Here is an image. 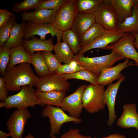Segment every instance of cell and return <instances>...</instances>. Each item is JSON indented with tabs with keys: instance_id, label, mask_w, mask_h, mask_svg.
Masks as SVG:
<instances>
[{
	"instance_id": "obj_1",
	"label": "cell",
	"mask_w": 138,
	"mask_h": 138,
	"mask_svg": "<svg viewBox=\"0 0 138 138\" xmlns=\"http://www.w3.org/2000/svg\"><path fill=\"white\" fill-rule=\"evenodd\" d=\"M30 64L21 63L6 71L3 77L8 91H18L25 85L35 86L40 77L34 73Z\"/></svg>"
},
{
	"instance_id": "obj_2",
	"label": "cell",
	"mask_w": 138,
	"mask_h": 138,
	"mask_svg": "<svg viewBox=\"0 0 138 138\" xmlns=\"http://www.w3.org/2000/svg\"><path fill=\"white\" fill-rule=\"evenodd\" d=\"M125 58L112 51L109 54L94 57H85L84 55L78 53L74 55L73 60L77 62L78 66L84 67L99 76L104 68L112 67L117 61Z\"/></svg>"
},
{
	"instance_id": "obj_3",
	"label": "cell",
	"mask_w": 138,
	"mask_h": 138,
	"mask_svg": "<svg viewBox=\"0 0 138 138\" xmlns=\"http://www.w3.org/2000/svg\"><path fill=\"white\" fill-rule=\"evenodd\" d=\"M104 86L100 84L87 85L84 92L82 101L83 108L90 113L99 112L106 105L104 100Z\"/></svg>"
},
{
	"instance_id": "obj_4",
	"label": "cell",
	"mask_w": 138,
	"mask_h": 138,
	"mask_svg": "<svg viewBox=\"0 0 138 138\" xmlns=\"http://www.w3.org/2000/svg\"><path fill=\"white\" fill-rule=\"evenodd\" d=\"M35 92L33 87L23 86L18 93L8 97L5 101V107L7 109L15 108L23 109L28 107H34L36 105L44 106L38 100Z\"/></svg>"
},
{
	"instance_id": "obj_5",
	"label": "cell",
	"mask_w": 138,
	"mask_h": 138,
	"mask_svg": "<svg viewBox=\"0 0 138 138\" xmlns=\"http://www.w3.org/2000/svg\"><path fill=\"white\" fill-rule=\"evenodd\" d=\"M42 115L43 117H48L49 119L50 136L59 133L62 125L65 123L73 122L78 123L82 121L79 118L68 116L61 108L48 105L42 110Z\"/></svg>"
},
{
	"instance_id": "obj_6",
	"label": "cell",
	"mask_w": 138,
	"mask_h": 138,
	"mask_svg": "<svg viewBox=\"0 0 138 138\" xmlns=\"http://www.w3.org/2000/svg\"><path fill=\"white\" fill-rule=\"evenodd\" d=\"M77 0H66L57 10L53 24L62 31L70 29L77 13Z\"/></svg>"
},
{
	"instance_id": "obj_7",
	"label": "cell",
	"mask_w": 138,
	"mask_h": 138,
	"mask_svg": "<svg viewBox=\"0 0 138 138\" xmlns=\"http://www.w3.org/2000/svg\"><path fill=\"white\" fill-rule=\"evenodd\" d=\"M135 40L132 33H125L117 42L107 45L102 49L111 50L125 58L132 59L134 61L135 65L138 66V52L133 44Z\"/></svg>"
},
{
	"instance_id": "obj_8",
	"label": "cell",
	"mask_w": 138,
	"mask_h": 138,
	"mask_svg": "<svg viewBox=\"0 0 138 138\" xmlns=\"http://www.w3.org/2000/svg\"><path fill=\"white\" fill-rule=\"evenodd\" d=\"M70 84L55 72L40 77L36 83V91L48 92L58 91L66 92L69 90Z\"/></svg>"
},
{
	"instance_id": "obj_9",
	"label": "cell",
	"mask_w": 138,
	"mask_h": 138,
	"mask_svg": "<svg viewBox=\"0 0 138 138\" xmlns=\"http://www.w3.org/2000/svg\"><path fill=\"white\" fill-rule=\"evenodd\" d=\"M93 14L96 22L101 25L105 30H117L118 23L117 16L109 0H103Z\"/></svg>"
},
{
	"instance_id": "obj_10",
	"label": "cell",
	"mask_w": 138,
	"mask_h": 138,
	"mask_svg": "<svg viewBox=\"0 0 138 138\" xmlns=\"http://www.w3.org/2000/svg\"><path fill=\"white\" fill-rule=\"evenodd\" d=\"M31 116L29 111L27 108L16 109L11 115L6 125L11 138L22 137L25 124Z\"/></svg>"
},
{
	"instance_id": "obj_11",
	"label": "cell",
	"mask_w": 138,
	"mask_h": 138,
	"mask_svg": "<svg viewBox=\"0 0 138 138\" xmlns=\"http://www.w3.org/2000/svg\"><path fill=\"white\" fill-rule=\"evenodd\" d=\"M87 85H82L73 93L65 97L60 105L64 111L67 112L70 116L75 118H79L83 108L82 97Z\"/></svg>"
},
{
	"instance_id": "obj_12",
	"label": "cell",
	"mask_w": 138,
	"mask_h": 138,
	"mask_svg": "<svg viewBox=\"0 0 138 138\" xmlns=\"http://www.w3.org/2000/svg\"><path fill=\"white\" fill-rule=\"evenodd\" d=\"M62 33L63 31L56 28L52 23L36 24L27 22L26 30L23 39L28 40L31 37L37 35L40 37V39L45 40L46 35L50 34L52 37H56L57 43L61 41Z\"/></svg>"
},
{
	"instance_id": "obj_13",
	"label": "cell",
	"mask_w": 138,
	"mask_h": 138,
	"mask_svg": "<svg viewBox=\"0 0 138 138\" xmlns=\"http://www.w3.org/2000/svg\"><path fill=\"white\" fill-rule=\"evenodd\" d=\"M130 59H126L124 61L117 65L111 67H105L102 70L96 81V84L105 86L112 83L116 80H119L123 76L121 73L124 69L128 66L135 65L134 62L130 61Z\"/></svg>"
},
{
	"instance_id": "obj_14",
	"label": "cell",
	"mask_w": 138,
	"mask_h": 138,
	"mask_svg": "<svg viewBox=\"0 0 138 138\" xmlns=\"http://www.w3.org/2000/svg\"><path fill=\"white\" fill-rule=\"evenodd\" d=\"M124 33L117 30H106L104 33L93 41L82 47L78 54L84 55L87 51L94 49H102L107 45L117 42Z\"/></svg>"
},
{
	"instance_id": "obj_15",
	"label": "cell",
	"mask_w": 138,
	"mask_h": 138,
	"mask_svg": "<svg viewBox=\"0 0 138 138\" xmlns=\"http://www.w3.org/2000/svg\"><path fill=\"white\" fill-rule=\"evenodd\" d=\"M125 79V76H123L115 83L108 84L104 91V100L108 107L109 113L107 124L109 127L112 126L117 118L115 109L116 98L120 85Z\"/></svg>"
},
{
	"instance_id": "obj_16",
	"label": "cell",
	"mask_w": 138,
	"mask_h": 138,
	"mask_svg": "<svg viewBox=\"0 0 138 138\" xmlns=\"http://www.w3.org/2000/svg\"><path fill=\"white\" fill-rule=\"evenodd\" d=\"M123 113L118 119L117 125L123 129L132 128L138 130V113L136 104L129 103L123 106Z\"/></svg>"
},
{
	"instance_id": "obj_17",
	"label": "cell",
	"mask_w": 138,
	"mask_h": 138,
	"mask_svg": "<svg viewBox=\"0 0 138 138\" xmlns=\"http://www.w3.org/2000/svg\"><path fill=\"white\" fill-rule=\"evenodd\" d=\"M57 10L42 9L34 11L22 12L20 15L23 21L36 24L45 23L53 24Z\"/></svg>"
},
{
	"instance_id": "obj_18",
	"label": "cell",
	"mask_w": 138,
	"mask_h": 138,
	"mask_svg": "<svg viewBox=\"0 0 138 138\" xmlns=\"http://www.w3.org/2000/svg\"><path fill=\"white\" fill-rule=\"evenodd\" d=\"M31 40L23 39L22 44L25 50L32 55L34 52L38 51H50L53 50V37L47 40H43L33 36Z\"/></svg>"
},
{
	"instance_id": "obj_19",
	"label": "cell",
	"mask_w": 138,
	"mask_h": 138,
	"mask_svg": "<svg viewBox=\"0 0 138 138\" xmlns=\"http://www.w3.org/2000/svg\"><path fill=\"white\" fill-rule=\"evenodd\" d=\"M117 16L118 23L123 22L132 14L135 0H109Z\"/></svg>"
},
{
	"instance_id": "obj_20",
	"label": "cell",
	"mask_w": 138,
	"mask_h": 138,
	"mask_svg": "<svg viewBox=\"0 0 138 138\" xmlns=\"http://www.w3.org/2000/svg\"><path fill=\"white\" fill-rule=\"evenodd\" d=\"M26 30V21L19 23L15 21L12 25L9 39L3 47L10 49L21 44Z\"/></svg>"
},
{
	"instance_id": "obj_21",
	"label": "cell",
	"mask_w": 138,
	"mask_h": 138,
	"mask_svg": "<svg viewBox=\"0 0 138 138\" xmlns=\"http://www.w3.org/2000/svg\"><path fill=\"white\" fill-rule=\"evenodd\" d=\"M96 22L94 14L77 12L70 29L80 36Z\"/></svg>"
},
{
	"instance_id": "obj_22",
	"label": "cell",
	"mask_w": 138,
	"mask_h": 138,
	"mask_svg": "<svg viewBox=\"0 0 138 138\" xmlns=\"http://www.w3.org/2000/svg\"><path fill=\"white\" fill-rule=\"evenodd\" d=\"M9 52L10 61L6 71L18 64L25 63H31V55L25 50L22 43L9 49Z\"/></svg>"
},
{
	"instance_id": "obj_23",
	"label": "cell",
	"mask_w": 138,
	"mask_h": 138,
	"mask_svg": "<svg viewBox=\"0 0 138 138\" xmlns=\"http://www.w3.org/2000/svg\"><path fill=\"white\" fill-rule=\"evenodd\" d=\"M35 94L38 100L44 105L45 104L60 107L66 97L65 92L51 91L48 92H37Z\"/></svg>"
},
{
	"instance_id": "obj_24",
	"label": "cell",
	"mask_w": 138,
	"mask_h": 138,
	"mask_svg": "<svg viewBox=\"0 0 138 138\" xmlns=\"http://www.w3.org/2000/svg\"><path fill=\"white\" fill-rule=\"evenodd\" d=\"M132 15L121 23H118L117 30L121 32L138 33V15L135 7L132 9Z\"/></svg>"
},
{
	"instance_id": "obj_25",
	"label": "cell",
	"mask_w": 138,
	"mask_h": 138,
	"mask_svg": "<svg viewBox=\"0 0 138 138\" xmlns=\"http://www.w3.org/2000/svg\"><path fill=\"white\" fill-rule=\"evenodd\" d=\"M55 55L61 63L68 64L72 61L74 53L68 45L63 41H60L54 45Z\"/></svg>"
},
{
	"instance_id": "obj_26",
	"label": "cell",
	"mask_w": 138,
	"mask_h": 138,
	"mask_svg": "<svg viewBox=\"0 0 138 138\" xmlns=\"http://www.w3.org/2000/svg\"><path fill=\"white\" fill-rule=\"evenodd\" d=\"M106 30L100 24L96 22L85 32L80 36L81 45H86L100 36Z\"/></svg>"
},
{
	"instance_id": "obj_27",
	"label": "cell",
	"mask_w": 138,
	"mask_h": 138,
	"mask_svg": "<svg viewBox=\"0 0 138 138\" xmlns=\"http://www.w3.org/2000/svg\"><path fill=\"white\" fill-rule=\"evenodd\" d=\"M61 39L70 47L74 54H78L82 48L79 36L71 29L63 31Z\"/></svg>"
},
{
	"instance_id": "obj_28",
	"label": "cell",
	"mask_w": 138,
	"mask_h": 138,
	"mask_svg": "<svg viewBox=\"0 0 138 138\" xmlns=\"http://www.w3.org/2000/svg\"><path fill=\"white\" fill-rule=\"evenodd\" d=\"M63 78L67 80L71 79H76L87 81L90 84H96V81L98 77L96 74L87 69L70 74H60Z\"/></svg>"
},
{
	"instance_id": "obj_29",
	"label": "cell",
	"mask_w": 138,
	"mask_h": 138,
	"mask_svg": "<svg viewBox=\"0 0 138 138\" xmlns=\"http://www.w3.org/2000/svg\"><path fill=\"white\" fill-rule=\"evenodd\" d=\"M31 64L34 67L37 75L39 77L50 73L44 60L42 51H38L31 55Z\"/></svg>"
},
{
	"instance_id": "obj_30",
	"label": "cell",
	"mask_w": 138,
	"mask_h": 138,
	"mask_svg": "<svg viewBox=\"0 0 138 138\" xmlns=\"http://www.w3.org/2000/svg\"><path fill=\"white\" fill-rule=\"evenodd\" d=\"M103 0H77V11L79 13L93 14L98 10Z\"/></svg>"
},
{
	"instance_id": "obj_31",
	"label": "cell",
	"mask_w": 138,
	"mask_h": 138,
	"mask_svg": "<svg viewBox=\"0 0 138 138\" xmlns=\"http://www.w3.org/2000/svg\"><path fill=\"white\" fill-rule=\"evenodd\" d=\"M43 0H25L15 3L12 7L13 12L18 13L34 9L38 7Z\"/></svg>"
},
{
	"instance_id": "obj_32",
	"label": "cell",
	"mask_w": 138,
	"mask_h": 138,
	"mask_svg": "<svg viewBox=\"0 0 138 138\" xmlns=\"http://www.w3.org/2000/svg\"><path fill=\"white\" fill-rule=\"evenodd\" d=\"M46 65L50 73L55 72L62 64L52 51H42Z\"/></svg>"
},
{
	"instance_id": "obj_33",
	"label": "cell",
	"mask_w": 138,
	"mask_h": 138,
	"mask_svg": "<svg viewBox=\"0 0 138 138\" xmlns=\"http://www.w3.org/2000/svg\"><path fill=\"white\" fill-rule=\"evenodd\" d=\"M16 19L14 14L10 19L0 27V47H2L9 39L12 25Z\"/></svg>"
},
{
	"instance_id": "obj_34",
	"label": "cell",
	"mask_w": 138,
	"mask_h": 138,
	"mask_svg": "<svg viewBox=\"0 0 138 138\" xmlns=\"http://www.w3.org/2000/svg\"><path fill=\"white\" fill-rule=\"evenodd\" d=\"M10 59L9 49L3 47H0V73L3 77Z\"/></svg>"
},
{
	"instance_id": "obj_35",
	"label": "cell",
	"mask_w": 138,
	"mask_h": 138,
	"mask_svg": "<svg viewBox=\"0 0 138 138\" xmlns=\"http://www.w3.org/2000/svg\"><path fill=\"white\" fill-rule=\"evenodd\" d=\"M66 1V0H43L34 10L46 9L57 10Z\"/></svg>"
},
{
	"instance_id": "obj_36",
	"label": "cell",
	"mask_w": 138,
	"mask_h": 138,
	"mask_svg": "<svg viewBox=\"0 0 138 138\" xmlns=\"http://www.w3.org/2000/svg\"><path fill=\"white\" fill-rule=\"evenodd\" d=\"M85 69L84 67L79 66L73 67L70 65L68 64H61L55 72L59 74H70Z\"/></svg>"
},
{
	"instance_id": "obj_37",
	"label": "cell",
	"mask_w": 138,
	"mask_h": 138,
	"mask_svg": "<svg viewBox=\"0 0 138 138\" xmlns=\"http://www.w3.org/2000/svg\"><path fill=\"white\" fill-rule=\"evenodd\" d=\"M60 138H93L90 136L82 135L80 133L78 128L73 129H70L61 136Z\"/></svg>"
},
{
	"instance_id": "obj_38",
	"label": "cell",
	"mask_w": 138,
	"mask_h": 138,
	"mask_svg": "<svg viewBox=\"0 0 138 138\" xmlns=\"http://www.w3.org/2000/svg\"><path fill=\"white\" fill-rule=\"evenodd\" d=\"M14 14L6 9H0V27L10 19Z\"/></svg>"
},
{
	"instance_id": "obj_39",
	"label": "cell",
	"mask_w": 138,
	"mask_h": 138,
	"mask_svg": "<svg viewBox=\"0 0 138 138\" xmlns=\"http://www.w3.org/2000/svg\"><path fill=\"white\" fill-rule=\"evenodd\" d=\"M8 91L5 85V81L3 77H0V100L5 102L8 97Z\"/></svg>"
},
{
	"instance_id": "obj_40",
	"label": "cell",
	"mask_w": 138,
	"mask_h": 138,
	"mask_svg": "<svg viewBox=\"0 0 138 138\" xmlns=\"http://www.w3.org/2000/svg\"><path fill=\"white\" fill-rule=\"evenodd\" d=\"M93 138H126V136L120 133H113L110 135L108 136L102 137H94Z\"/></svg>"
},
{
	"instance_id": "obj_41",
	"label": "cell",
	"mask_w": 138,
	"mask_h": 138,
	"mask_svg": "<svg viewBox=\"0 0 138 138\" xmlns=\"http://www.w3.org/2000/svg\"><path fill=\"white\" fill-rule=\"evenodd\" d=\"M134 36L135 40L133 42V44L134 47L136 48L138 52V33L135 32L132 33Z\"/></svg>"
},
{
	"instance_id": "obj_42",
	"label": "cell",
	"mask_w": 138,
	"mask_h": 138,
	"mask_svg": "<svg viewBox=\"0 0 138 138\" xmlns=\"http://www.w3.org/2000/svg\"><path fill=\"white\" fill-rule=\"evenodd\" d=\"M10 136L8 133H6L2 130H0V138H8Z\"/></svg>"
},
{
	"instance_id": "obj_43",
	"label": "cell",
	"mask_w": 138,
	"mask_h": 138,
	"mask_svg": "<svg viewBox=\"0 0 138 138\" xmlns=\"http://www.w3.org/2000/svg\"><path fill=\"white\" fill-rule=\"evenodd\" d=\"M68 64L73 67H76L78 66L77 62L74 60H73Z\"/></svg>"
},
{
	"instance_id": "obj_44",
	"label": "cell",
	"mask_w": 138,
	"mask_h": 138,
	"mask_svg": "<svg viewBox=\"0 0 138 138\" xmlns=\"http://www.w3.org/2000/svg\"><path fill=\"white\" fill-rule=\"evenodd\" d=\"M134 6L136 8L138 15V0H135Z\"/></svg>"
},
{
	"instance_id": "obj_45",
	"label": "cell",
	"mask_w": 138,
	"mask_h": 138,
	"mask_svg": "<svg viewBox=\"0 0 138 138\" xmlns=\"http://www.w3.org/2000/svg\"><path fill=\"white\" fill-rule=\"evenodd\" d=\"M21 138H36L30 133L29 134L26 136Z\"/></svg>"
},
{
	"instance_id": "obj_46",
	"label": "cell",
	"mask_w": 138,
	"mask_h": 138,
	"mask_svg": "<svg viewBox=\"0 0 138 138\" xmlns=\"http://www.w3.org/2000/svg\"><path fill=\"white\" fill-rule=\"evenodd\" d=\"M5 102L1 101L0 102V108H2L5 107Z\"/></svg>"
},
{
	"instance_id": "obj_47",
	"label": "cell",
	"mask_w": 138,
	"mask_h": 138,
	"mask_svg": "<svg viewBox=\"0 0 138 138\" xmlns=\"http://www.w3.org/2000/svg\"><path fill=\"white\" fill-rule=\"evenodd\" d=\"M50 138H57L55 136V135H53L51 136H50Z\"/></svg>"
},
{
	"instance_id": "obj_48",
	"label": "cell",
	"mask_w": 138,
	"mask_h": 138,
	"mask_svg": "<svg viewBox=\"0 0 138 138\" xmlns=\"http://www.w3.org/2000/svg\"><path fill=\"white\" fill-rule=\"evenodd\" d=\"M137 138H138V137H137Z\"/></svg>"
}]
</instances>
